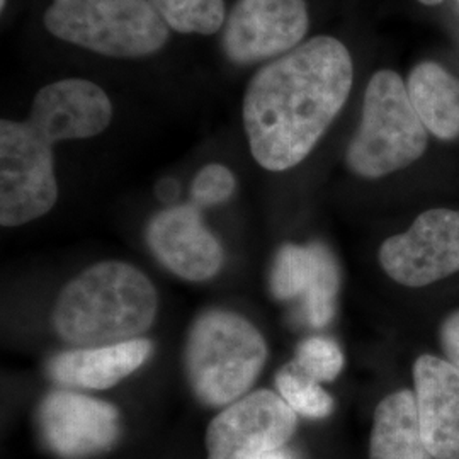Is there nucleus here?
Returning <instances> with one entry per match:
<instances>
[{"mask_svg":"<svg viewBox=\"0 0 459 459\" xmlns=\"http://www.w3.org/2000/svg\"><path fill=\"white\" fill-rule=\"evenodd\" d=\"M352 81V56L332 36H315L263 66L242 104L255 162L271 172L301 164L342 111Z\"/></svg>","mask_w":459,"mask_h":459,"instance_id":"obj_1","label":"nucleus"},{"mask_svg":"<svg viewBox=\"0 0 459 459\" xmlns=\"http://www.w3.org/2000/svg\"><path fill=\"white\" fill-rule=\"evenodd\" d=\"M157 310L152 281L130 264L108 261L65 284L51 322L68 344L100 347L138 339L153 325Z\"/></svg>","mask_w":459,"mask_h":459,"instance_id":"obj_2","label":"nucleus"},{"mask_svg":"<svg viewBox=\"0 0 459 459\" xmlns=\"http://www.w3.org/2000/svg\"><path fill=\"white\" fill-rule=\"evenodd\" d=\"M267 361L263 333L237 313L212 310L193 324L184 366L197 398L223 407L246 396Z\"/></svg>","mask_w":459,"mask_h":459,"instance_id":"obj_3","label":"nucleus"},{"mask_svg":"<svg viewBox=\"0 0 459 459\" xmlns=\"http://www.w3.org/2000/svg\"><path fill=\"white\" fill-rule=\"evenodd\" d=\"M429 132L411 102L407 82L394 70H377L364 92L361 123L347 153V167L364 179H379L417 162Z\"/></svg>","mask_w":459,"mask_h":459,"instance_id":"obj_4","label":"nucleus"},{"mask_svg":"<svg viewBox=\"0 0 459 459\" xmlns=\"http://www.w3.org/2000/svg\"><path fill=\"white\" fill-rule=\"evenodd\" d=\"M45 26L55 38L111 58H143L164 48L169 26L150 0H53Z\"/></svg>","mask_w":459,"mask_h":459,"instance_id":"obj_5","label":"nucleus"},{"mask_svg":"<svg viewBox=\"0 0 459 459\" xmlns=\"http://www.w3.org/2000/svg\"><path fill=\"white\" fill-rule=\"evenodd\" d=\"M58 199L53 143L26 121L0 123V223L21 227L48 213Z\"/></svg>","mask_w":459,"mask_h":459,"instance_id":"obj_6","label":"nucleus"},{"mask_svg":"<svg viewBox=\"0 0 459 459\" xmlns=\"http://www.w3.org/2000/svg\"><path fill=\"white\" fill-rule=\"evenodd\" d=\"M388 278L424 288L459 273V210L432 208L409 229L386 238L377 254Z\"/></svg>","mask_w":459,"mask_h":459,"instance_id":"obj_7","label":"nucleus"},{"mask_svg":"<svg viewBox=\"0 0 459 459\" xmlns=\"http://www.w3.org/2000/svg\"><path fill=\"white\" fill-rule=\"evenodd\" d=\"M296 411L281 394L257 390L233 402L206 432L208 459H263L295 434Z\"/></svg>","mask_w":459,"mask_h":459,"instance_id":"obj_8","label":"nucleus"},{"mask_svg":"<svg viewBox=\"0 0 459 459\" xmlns=\"http://www.w3.org/2000/svg\"><path fill=\"white\" fill-rule=\"evenodd\" d=\"M310 28L305 0H237L223 28V49L237 65H254L298 48Z\"/></svg>","mask_w":459,"mask_h":459,"instance_id":"obj_9","label":"nucleus"},{"mask_svg":"<svg viewBox=\"0 0 459 459\" xmlns=\"http://www.w3.org/2000/svg\"><path fill=\"white\" fill-rule=\"evenodd\" d=\"M38 424L49 449L65 459L98 455L119 436L116 407L68 390L47 394L38 411Z\"/></svg>","mask_w":459,"mask_h":459,"instance_id":"obj_10","label":"nucleus"},{"mask_svg":"<svg viewBox=\"0 0 459 459\" xmlns=\"http://www.w3.org/2000/svg\"><path fill=\"white\" fill-rule=\"evenodd\" d=\"M341 273L335 257L322 244L279 248L271 271V291L281 301L299 299L313 327H325L335 312Z\"/></svg>","mask_w":459,"mask_h":459,"instance_id":"obj_11","label":"nucleus"},{"mask_svg":"<svg viewBox=\"0 0 459 459\" xmlns=\"http://www.w3.org/2000/svg\"><path fill=\"white\" fill-rule=\"evenodd\" d=\"M147 244L159 263L186 281L212 279L223 265V248L193 203L155 214L148 223Z\"/></svg>","mask_w":459,"mask_h":459,"instance_id":"obj_12","label":"nucleus"},{"mask_svg":"<svg viewBox=\"0 0 459 459\" xmlns=\"http://www.w3.org/2000/svg\"><path fill=\"white\" fill-rule=\"evenodd\" d=\"M113 119V102L98 83L64 79L34 96L28 121L53 143L85 140L104 132Z\"/></svg>","mask_w":459,"mask_h":459,"instance_id":"obj_13","label":"nucleus"},{"mask_svg":"<svg viewBox=\"0 0 459 459\" xmlns=\"http://www.w3.org/2000/svg\"><path fill=\"white\" fill-rule=\"evenodd\" d=\"M419 426L436 459H459V369L446 358L422 354L413 362Z\"/></svg>","mask_w":459,"mask_h":459,"instance_id":"obj_14","label":"nucleus"},{"mask_svg":"<svg viewBox=\"0 0 459 459\" xmlns=\"http://www.w3.org/2000/svg\"><path fill=\"white\" fill-rule=\"evenodd\" d=\"M152 354V342L134 339L121 344L75 347L48 362V377L64 388L106 390L140 369Z\"/></svg>","mask_w":459,"mask_h":459,"instance_id":"obj_15","label":"nucleus"},{"mask_svg":"<svg viewBox=\"0 0 459 459\" xmlns=\"http://www.w3.org/2000/svg\"><path fill=\"white\" fill-rule=\"evenodd\" d=\"M369 459H436L422 437L411 390H398L377 403Z\"/></svg>","mask_w":459,"mask_h":459,"instance_id":"obj_16","label":"nucleus"},{"mask_svg":"<svg viewBox=\"0 0 459 459\" xmlns=\"http://www.w3.org/2000/svg\"><path fill=\"white\" fill-rule=\"evenodd\" d=\"M411 102L427 132L439 140L459 136V77L436 62H422L407 79Z\"/></svg>","mask_w":459,"mask_h":459,"instance_id":"obj_17","label":"nucleus"},{"mask_svg":"<svg viewBox=\"0 0 459 459\" xmlns=\"http://www.w3.org/2000/svg\"><path fill=\"white\" fill-rule=\"evenodd\" d=\"M165 24L181 34L218 33L225 22V0H150Z\"/></svg>","mask_w":459,"mask_h":459,"instance_id":"obj_18","label":"nucleus"},{"mask_svg":"<svg viewBox=\"0 0 459 459\" xmlns=\"http://www.w3.org/2000/svg\"><path fill=\"white\" fill-rule=\"evenodd\" d=\"M279 394L296 411L310 419H324L333 411L332 396L320 383L301 375L293 364H288L276 377Z\"/></svg>","mask_w":459,"mask_h":459,"instance_id":"obj_19","label":"nucleus"},{"mask_svg":"<svg viewBox=\"0 0 459 459\" xmlns=\"http://www.w3.org/2000/svg\"><path fill=\"white\" fill-rule=\"evenodd\" d=\"M296 369L316 383H328L344 369L341 347L325 337H310L296 347Z\"/></svg>","mask_w":459,"mask_h":459,"instance_id":"obj_20","label":"nucleus"},{"mask_svg":"<svg viewBox=\"0 0 459 459\" xmlns=\"http://www.w3.org/2000/svg\"><path fill=\"white\" fill-rule=\"evenodd\" d=\"M237 181L229 167L210 164L197 172L191 184V199L197 208L218 206L233 196Z\"/></svg>","mask_w":459,"mask_h":459,"instance_id":"obj_21","label":"nucleus"},{"mask_svg":"<svg viewBox=\"0 0 459 459\" xmlns=\"http://www.w3.org/2000/svg\"><path fill=\"white\" fill-rule=\"evenodd\" d=\"M439 342L447 361L459 369V310L449 313L439 328Z\"/></svg>","mask_w":459,"mask_h":459,"instance_id":"obj_22","label":"nucleus"},{"mask_svg":"<svg viewBox=\"0 0 459 459\" xmlns=\"http://www.w3.org/2000/svg\"><path fill=\"white\" fill-rule=\"evenodd\" d=\"M157 197L165 204L176 203V199L179 197V182L176 179H164V181L159 182Z\"/></svg>","mask_w":459,"mask_h":459,"instance_id":"obj_23","label":"nucleus"},{"mask_svg":"<svg viewBox=\"0 0 459 459\" xmlns=\"http://www.w3.org/2000/svg\"><path fill=\"white\" fill-rule=\"evenodd\" d=\"M263 459H296L295 455L291 451H286V449H278L274 453H269L267 456H264Z\"/></svg>","mask_w":459,"mask_h":459,"instance_id":"obj_24","label":"nucleus"},{"mask_svg":"<svg viewBox=\"0 0 459 459\" xmlns=\"http://www.w3.org/2000/svg\"><path fill=\"white\" fill-rule=\"evenodd\" d=\"M420 4H424V5H437V4H441L444 0H419Z\"/></svg>","mask_w":459,"mask_h":459,"instance_id":"obj_25","label":"nucleus"},{"mask_svg":"<svg viewBox=\"0 0 459 459\" xmlns=\"http://www.w3.org/2000/svg\"><path fill=\"white\" fill-rule=\"evenodd\" d=\"M0 5H2V9L5 7V0H0Z\"/></svg>","mask_w":459,"mask_h":459,"instance_id":"obj_26","label":"nucleus"}]
</instances>
